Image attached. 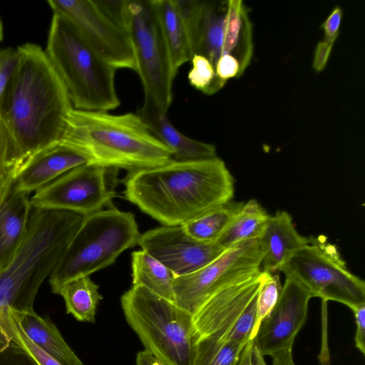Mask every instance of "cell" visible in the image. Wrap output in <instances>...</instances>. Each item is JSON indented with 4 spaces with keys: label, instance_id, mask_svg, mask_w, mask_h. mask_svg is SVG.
Segmentation results:
<instances>
[{
    "label": "cell",
    "instance_id": "cell-1",
    "mask_svg": "<svg viewBox=\"0 0 365 365\" xmlns=\"http://www.w3.org/2000/svg\"><path fill=\"white\" fill-rule=\"evenodd\" d=\"M16 49L17 63L0 98V118L17 173L30 156L61 140L73 108L42 48L28 43Z\"/></svg>",
    "mask_w": 365,
    "mask_h": 365
},
{
    "label": "cell",
    "instance_id": "cell-2",
    "mask_svg": "<svg viewBox=\"0 0 365 365\" xmlns=\"http://www.w3.org/2000/svg\"><path fill=\"white\" fill-rule=\"evenodd\" d=\"M234 178L225 162L210 159L170 162L129 171L123 196L162 225H182L229 201Z\"/></svg>",
    "mask_w": 365,
    "mask_h": 365
},
{
    "label": "cell",
    "instance_id": "cell-3",
    "mask_svg": "<svg viewBox=\"0 0 365 365\" xmlns=\"http://www.w3.org/2000/svg\"><path fill=\"white\" fill-rule=\"evenodd\" d=\"M61 140L85 152L91 163L128 172L173 160V152L133 113L112 115L73 108Z\"/></svg>",
    "mask_w": 365,
    "mask_h": 365
},
{
    "label": "cell",
    "instance_id": "cell-4",
    "mask_svg": "<svg viewBox=\"0 0 365 365\" xmlns=\"http://www.w3.org/2000/svg\"><path fill=\"white\" fill-rule=\"evenodd\" d=\"M83 218L68 211L32 208L25 238L0 272V312L34 309L40 286L57 267Z\"/></svg>",
    "mask_w": 365,
    "mask_h": 365
},
{
    "label": "cell",
    "instance_id": "cell-5",
    "mask_svg": "<svg viewBox=\"0 0 365 365\" xmlns=\"http://www.w3.org/2000/svg\"><path fill=\"white\" fill-rule=\"evenodd\" d=\"M77 110L108 112L118 107L117 69L101 58L63 16L53 14L44 51Z\"/></svg>",
    "mask_w": 365,
    "mask_h": 365
},
{
    "label": "cell",
    "instance_id": "cell-6",
    "mask_svg": "<svg viewBox=\"0 0 365 365\" xmlns=\"http://www.w3.org/2000/svg\"><path fill=\"white\" fill-rule=\"evenodd\" d=\"M120 304L146 351L163 365H192L195 339L191 313L143 286H132Z\"/></svg>",
    "mask_w": 365,
    "mask_h": 365
},
{
    "label": "cell",
    "instance_id": "cell-7",
    "mask_svg": "<svg viewBox=\"0 0 365 365\" xmlns=\"http://www.w3.org/2000/svg\"><path fill=\"white\" fill-rule=\"evenodd\" d=\"M140 235L130 212L109 207L83 216L49 277L52 292L68 280L113 264L125 250L138 245Z\"/></svg>",
    "mask_w": 365,
    "mask_h": 365
},
{
    "label": "cell",
    "instance_id": "cell-8",
    "mask_svg": "<svg viewBox=\"0 0 365 365\" xmlns=\"http://www.w3.org/2000/svg\"><path fill=\"white\" fill-rule=\"evenodd\" d=\"M282 272L322 302L335 301L351 309L365 304V282L346 267L337 247L325 236L309 237Z\"/></svg>",
    "mask_w": 365,
    "mask_h": 365
},
{
    "label": "cell",
    "instance_id": "cell-9",
    "mask_svg": "<svg viewBox=\"0 0 365 365\" xmlns=\"http://www.w3.org/2000/svg\"><path fill=\"white\" fill-rule=\"evenodd\" d=\"M129 32L137 70L144 91L156 106L168 112L177 74L161 29L153 0H128Z\"/></svg>",
    "mask_w": 365,
    "mask_h": 365
},
{
    "label": "cell",
    "instance_id": "cell-10",
    "mask_svg": "<svg viewBox=\"0 0 365 365\" xmlns=\"http://www.w3.org/2000/svg\"><path fill=\"white\" fill-rule=\"evenodd\" d=\"M261 272L220 289L192 314L195 341L214 338L242 346L252 341Z\"/></svg>",
    "mask_w": 365,
    "mask_h": 365
},
{
    "label": "cell",
    "instance_id": "cell-11",
    "mask_svg": "<svg viewBox=\"0 0 365 365\" xmlns=\"http://www.w3.org/2000/svg\"><path fill=\"white\" fill-rule=\"evenodd\" d=\"M262 258L259 238L238 242L200 269L175 277V303L192 314L220 289L259 274Z\"/></svg>",
    "mask_w": 365,
    "mask_h": 365
},
{
    "label": "cell",
    "instance_id": "cell-12",
    "mask_svg": "<svg viewBox=\"0 0 365 365\" xmlns=\"http://www.w3.org/2000/svg\"><path fill=\"white\" fill-rule=\"evenodd\" d=\"M118 169L94 163L76 167L36 190L30 197L32 208L63 210L86 216L115 197Z\"/></svg>",
    "mask_w": 365,
    "mask_h": 365
},
{
    "label": "cell",
    "instance_id": "cell-13",
    "mask_svg": "<svg viewBox=\"0 0 365 365\" xmlns=\"http://www.w3.org/2000/svg\"><path fill=\"white\" fill-rule=\"evenodd\" d=\"M47 3L53 14L65 18L106 62L116 69L136 72L129 32L106 17L93 0H49Z\"/></svg>",
    "mask_w": 365,
    "mask_h": 365
},
{
    "label": "cell",
    "instance_id": "cell-14",
    "mask_svg": "<svg viewBox=\"0 0 365 365\" xmlns=\"http://www.w3.org/2000/svg\"><path fill=\"white\" fill-rule=\"evenodd\" d=\"M312 297L301 284L286 277L277 304L261 322L252 340L263 356L272 357V365H295L293 344L307 320Z\"/></svg>",
    "mask_w": 365,
    "mask_h": 365
},
{
    "label": "cell",
    "instance_id": "cell-15",
    "mask_svg": "<svg viewBox=\"0 0 365 365\" xmlns=\"http://www.w3.org/2000/svg\"><path fill=\"white\" fill-rule=\"evenodd\" d=\"M138 245L176 277L192 273L225 250L217 243H203L189 236L182 225H162L140 235Z\"/></svg>",
    "mask_w": 365,
    "mask_h": 365
},
{
    "label": "cell",
    "instance_id": "cell-16",
    "mask_svg": "<svg viewBox=\"0 0 365 365\" xmlns=\"http://www.w3.org/2000/svg\"><path fill=\"white\" fill-rule=\"evenodd\" d=\"M91 163L85 152L59 140L35 153L21 165L13 187L29 195L71 169Z\"/></svg>",
    "mask_w": 365,
    "mask_h": 365
},
{
    "label": "cell",
    "instance_id": "cell-17",
    "mask_svg": "<svg viewBox=\"0 0 365 365\" xmlns=\"http://www.w3.org/2000/svg\"><path fill=\"white\" fill-rule=\"evenodd\" d=\"M150 133L173 152V160L190 161L217 157L216 147L183 135L171 123L167 113L144 96L143 103L135 113Z\"/></svg>",
    "mask_w": 365,
    "mask_h": 365
},
{
    "label": "cell",
    "instance_id": "cell-18",
    "mask_svg": "<svg viewBox=\"0 0 365 365\" xmlns=\"http://www.w3.org/2000/svg\"><path fill=\"white\" fill-rule=\"evenodd\" d=\"M262 271L282 272L290 258L309 242L296 230L292 216L284 210L271 215L260 237Z\"/></svg>",
    "mask_w": 365,
    "mask_h": 365
},
{
    "label": "cell",
    "instance_id": "cell-19",
    "mask_svg": "<svg viewBox=\"0 0 365 365\" xmlns=\"http://www.w3.org/2000/svg\"><path fill=\"white\" fill-rule=\"evenodd\" d=\"M32 207L29 194L13 187L0 205V272L13 261L27 232Z\"/></svg>",
    "mask_w": 365,
    "mask_h": 365
},
{
    "label": "cell",
    "instance_id": "cell-20",
    "mask_svg": "<svg viewBox=\"0 0 365 365\" xmlns=\"http://www.w3.org/2000/svg\"><path fill=\"white\" fill-rule=\"evenodd\" d=\"M228 1H202L190 36L192 56L206 57L215 67L222 56Z\"/></svg>",
    "mask_w": 365,
    "mask_h": 365
},
{
    "label": "cell",
    "instance_id": "cell-21",
    "mask_svg": "<svg viewBox=\"0 0 365 365\" xmlns=\"http://www.w3.org/2000/svg\"><path fill=\"white\" fill-rule=\"evenodd\" d=\"M10 310L26 336L62 365H84L51 320L34 309Z\"/></svg>",
    "mask_w": 365,
    "mask_h": 365
},
{
    "label": "cell",
    "instance_id": "cell-22",
    "mask_svg": "<svg viewBox=\"0 0 365 365\" xmlns=\"http://www.w3.org/2000/svg\"><path fill=\"white\" fill-rule=\"evenodd\" d=\"M252 53V29L246 7L241 0H229L222 55L236 58L242 74L250 63Z\"/></svg>",
    "mask_w": 365,
    "mask_h": 365
},
{
    "label": "cell",
    "instance_id": "cell-23",
    "mask_svg": "<svg viewBox=\"0 0 365 365\" xmlns=\"http://www.w3.org/2000/svg\"><path fill=\"white\" fill-rule=\"evenodd\" d=\"M161 29L175 71L191 60L192 53L187 33L173 0H153Z\"/></svg>",
    "mask_w": 365,
    "mask_h": 365
},
{
    "label": "cell",
    "instance_id": "cell-24",
    "mask_svg": "<svg viewBox=\"0 0 365 365\" xmlns=\"http://www.w3.org/2000/svg\"><path fill=\"white\" fill-rule=\"evenodd\" d=\"M98 289L90 276H82L63 282L53 293L63 297L66 312L76 320L94 323L97 307L103 299Z\"/></svg>",
    "mask_w": 365,
    "mask_h": 365
},
{
    "label": "cell",
    "instance_id": "cell-25",
    "mask_svg": "<svg viewBox=\"0 0 365 365\" xmlns=\"http://www.w3.org/2000/svg\"><path fill=\"white\" fill-rule=\"evenodd\" d=\"M132 286H143L157 295L175 302V274L144 250L131 254Z\"/></svg>",
    "mask_w": 365,
    "mask_h": 365
},
{
    "label": "cell",
    "instance_id": "cell-26",
    "mask_svg": "<svg viewBox=\"0 0 365 365\" xmlns=\"http://www.w3.org/2000/svg\"><path fill=\"white\" fill-rule=\"evenodd\" d=\"M270 216L257 200L251 199L243 203L215 243L227 250L238 242L259 238Z\"/></svg>",
    "mask_w": 365,
    "mask_h": 365
},
{
    "label": "cell",
    "instance_id": "cell-27",
    "mask_svg": "<svg viewBox=\"0 0 365 365\" xmlns=\"http://www.w3.org/2000/svg\"><path fill=\"white\" fill-rule=\"evenodd\" d=\"M243 202L229 201L182 225L186 233L203 243H215L222 234Z\"/></svg>",
    "mask_w": 365,
    "mask_h": 365
},
{
    "label": "cell",
    "instance_id": "cell-28",
    "mask_svg": "<svg viewBox=\"0 0 365 365\" xmlns=\"http://www.w3.org/2000/svg\"><path fill=\"white\" fill-rule=\"evenodd\" d=\"M245 346L214 338L197 339L194 344L192 365H237Z\"/></svg>",
    "mask_w": 365,
    "mask_h": 365
},
{
    "label": "cell",
    "instance_id": "cell-29",
    "mask_svg": "<svg viewBox=\"0 0 365 365\" xmlns=\"http://www.w3.org/2000/svg\"><path fill=\"white\" fill-rule=\"evenodd\" d=\"M0 340L19 346L36 365H62L26 336L9 308L0 312Z\"/></svg>",
    "mask_w": 365,
    "mask_h": 365
},
{
    "label": "cell",
    "instance_id": "cell-30",
    "mask_svg": "<svg viewBox=\"0 0 365 365\" xmlns=\"http://www.w3.org/2000/svg\"><path fill=\"white\" fill-rule=\"evenodd\" d=\"M282 288L279 274H274L262 270L257 302L256 319L252 340L255 338L261 322L270 314L277 304Z\"/></svg>",
    "mask_w": 365,
    "mask_h": 365
},
{
    "label": "cell",
    "instance_id": "cell-31",
    "mask_svg": "<svg viewBox=\"0 0 365 365\" xmlns=\"http://www.w3.org/2000/svg\"><path fill=\"white\" fill-rule=\"evenodd\" d=\"M191 61L192 66L187 78L192 87L207 95H212L225 86L226 83L217 77L215 67L206 57L194 54Z\"/></svg>",
    "mask_w": 365,
    "mask_h": 365
},
{
    "label": "cell",
    "instance_id": "cell-32",
    "mask_svg": "<svg viewBox=\"0 0 365 365\" xmlns=\"http://www.w3.org/2000/svg\"><path fill=\"white\" fill-rule=\"evenodd\" d=\"M16 175L7 130L0 118V205L13 187Z\"/></svg>",
    "mask_w": 365,
    "mask_h": 365
},
{
    "label": "cell",
    "instance_id": "cell-33",
    "mask_svg": "<svg viewBox=\"0 0 365 365\" xmlns=\"http://www.w3.org/2000/svg\"><path fill=\"white\" fill-rule=\"evenodd\" d=\"M93 2L111 21L128 30V0L93 1Z\"/></svg>",
    "mask_w": 365,
    "mask_h": 365
},
{
    "label": "cell",
    "instance_id": "cell-34",
    "mask_svg": "<svg viewBox=\"0 0 365 365\" xmlns=\"http://www.w3.org/2000/svg\"><path fill=\"white\" fill-rule=\"evenodd\" d=\"M18 51L13 48H0V98L18 61Z\"/></svg>",
    "mask_w": 365,
    "mask_h": 365
},
{
    "label": "cell",
    "instance_id": "cell-35",
    "mask_svg": "<svg viewBox=\"0 0 365 365\" xmlns=\"http://www.w3.org/2000/svg\"><path fill=\"white\" fill-rule=\"evenodd\" d=\"M215 73L217 77L226 83L227 80L242 75L239 61L229 54L222 55L216 63Z\"/></svg>",
    "mask_w": 365,
    "mask_h": 365
},
{
    "label": "cell",
    "instance_id": "cell-36",
    "mask_svg": "<svg viewBox=\"0 0 365 365\" xmlns=\"http://www.w3.org/2000/svg\"><path fill=\"white\" fill-rule=\"evenodd\" d=\"M343 12L340 7L336 6L322 24L324 40L334 43L336 40L341 24Z\"/></svg>",
    "mask_w": 365,
    "mask_h": 365
},
{
    "label": "cell",
    "instance_id": "cell-37",
    "mask_svg": "<svg viewBox=\"0 0 365 365\" xmlns=\"http://www.w3.org/2000/svg\"><path fill=\"white\" fill-rule=\"evenodd\" d=\"M356 322L354 336L355 346L364 355L365 354V304H360L353 309Z\"/></svg>",
    "mask_w": 365,
    "mask_h": 365
},
{
    "label": "cell",
    "instance_id": "cell-38",
    "mask_svg": "<svg viewBox=\"0 0 365 365\" xmlns=\"http://www.w3.org/2000/svg\"><path fill=\"white\" fill-rule=\"evenodd\" d=\"M334 43L322 40L318 42L316 46L312 66L315 71H322L327 66L329 58Z\"/></svg>",
    "mask_w": 365,
    "mask_h": 365
},
{
    "label": "cell",
    "instance_id": "cell-39",
    "mask_svg": "<svg viewBox=\"0 0 365 365\" xmlns=\"http://www.w3.org/2000/svg\"><path fill=\"white\" fill-rule=\"evenodd\" d=\"M136 365H163L156 358L145 350L140 351L136 356Z\"/></svg>",
    "mask_w": 365,
    "mask_h": 365
},
{
    "label": "cell",
    "instance_id": "cell-40",
    "mask_svg": "<svg viewBox=\"0 0 365 365\" xmlns=\"http://www.w3.org/2000/svg\"><path fill=\"white\" fill-rule=\"evenodd\" d=\"M253 347L252 341L248 342L244 347L237 365H251V355Z\"/></svg>",
    "mask_w": 365,
    "mask_h": 365
},
{
    "label": "cell",
    "instance_id": "cell-41",
    "mask_svg": "<svg viewBox=\"0 0 365 365\" xmlns=\"http://www.w3.org/2000/svg\"><path fill=\"white\" fill-rule=\"evenodd\" d=\"M251 365H267L264 356L254 346L251 355Z\"/></svg>",
    "mask_w": 365,
    "mask_h": 365
},
{
    "label": "cell",
    "instance_id": "cell-42",
    "mask_svg": "<svg viewBox=\"0 0 365 365\" xmlns=\"http://www.w3.org/2000/svg\"><path fill=\"white\" fill-rule=\"evenodd\" d=\"M4 37V31H3V24L0 18V42L3 40Z\"/></svg>",
    "mask_w": 365,
    "mask_h": 365
}]
</instances>
